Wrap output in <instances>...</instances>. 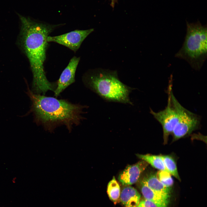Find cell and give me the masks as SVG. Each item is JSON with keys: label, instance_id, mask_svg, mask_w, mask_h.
<instances>
[{"label": "cell", "instance_id": "30bf717a", "mask_svg": "<svg viewBox=\"0 0 207 207\" xmlns=\"http://www.w3.org/2000/svg\"><path fill=\"white\" fill-rule=\"evenodd\" d=\"M143 179L152 190L169 202L170 188L167 187L162 184L158 179L156 175L150 174Z\"/></svg>", "mask_w": 207, "mask_h": 207}, {"label": "cell", "instance_id": "6da1fadb", "mask_svg": "<svg viewBox=\"0 0 207 207\" xmlns=\"http://www.w3.org/2000/svg\"><path fill=\"white\" fill-rule=\"evenodd\" d=\"M21 23L20 41L21 46L29 60L32 73L31 91L45 95L49 91H55L57 81L47 78L44 69L48 45L47 37L56 25L36 22L19 14Z\"/></svg>", "mask_w": 207, "mask_h": 207}, {"label": "cell", "instance_id": "8992f818", "mask_svg": "<svg viewBox=\"0 0 207 207\" xmlns=\"http://www.w3.org/2000/svg\"><path fill=\"white\" fill-rule=\"evenodd\" d=\"M170 89L168 85L167 104L164 109L156 112L150 109V113L162 126L164 143L165 144L167 143L169 136L172 134L178 120L177 113L171 99Z\"/></svg>", "mask_w": 207, "mask_h": 207}, {"label": "cell", "instance_id": "5bb4252c", "mask_svg": "<svg viewBox=\"0 0 207 207\" xmlns=\"http://www.w3.org/2000/svg\"><path fill=\"white\" fill-rule=\"evenodd\" d=\"M120 192V186L115 177H113L108 184L107 192L110 199L115 203L119 198Z\"/></svg>", "mask_w": 207, "mask_h": 207}, {"label": "cell", "instance_id": "e0dca14e", "mask_svg": "<svg viewBox=\"0 0 207 207\" xmlns=\"http://www.w3.org/2000/svg\"><path fill=\"white\" fill-rule=\"evenodd\" d=\"M136 207H157L153 202L145 199L140 201Z\"/></svg>", "mask_w": 207, "mask_h": 207}, {"label": "cell", "instance_id": "ac0fdd59", "mask_svg": "<svg viewBox=\"0 0 207 207\" xmlns=\"http://www.w3.org/2000/svg\"><path fill=\"white\" fill-rule=\"evenodd\" d=\"M110 0L111 1L110 5L113 8H114L115 3L118 2V0Z\"/></svg>", "mask_w": 207, "mask_h": 207}, {"label": "cell", "instance_id": "ba28073f", "mask_svg": "<svg viewBox=\"0 0 207 207\" xmlns=\"http://www.w3.org/2000/svg\"><path fill=\"white\" fill-rule=\"evenodd\" d=\"M80 60V57H73L62 71L57 81V87L54 92V96L56 98L68 87L74 83L75 73Z\"/></svg>", "mask_w": 207, "mask_h": 207}, {"label": "cell", "instance_id": "52a82bcc", "mask_svg": "<svg viewBox=\"0 0 207 207\" xmlns=\"http://www.w3.org/2000/svg\"><path fill=\"white\" fill-rule=\"evenodd\" d=\"M93 30V28L86 30H75L57 36H49L47 40L48 42L57 43L76 52L79 49L83 41Z\"/></svg>", "mask_w": 207, "mask_h": 207}, {"label": "cell", "instance_id": "5b68a950", "mask_svg": "<svg viewBox=\"0 0 207 207\" xmlns=\"http://www.w3.org/2000/svg\"><path fill=\"white\" fill-rule=\"evenodd\" d=\"M170 94L178 116L177 122L172 133L173 140L175 141L190 134L197 129L201 119L199 116L181 105L175 97L172 88L170 89Z\"/></svg>", "mask_w": 207, "mask_h": 207}, {"label": "cell", "instance_id": "7a4b0ae2", "mask_svg": "<svg viewBox=\"0 0 207 207\" xmlns=\"http://www.w3.org/2000/svg\"><path fill=\"white\" fill-rule=\"evenodd\" d=\"M28 94L35 120L46 131L52 132L57 127L64 125L71 132L74 125H80L85 119L83 114L85 113L84 110L88 108L87 106L35 94L29 89Z\"/></svg>", "mask_w": 207, "mask_h": 207}, {"label": "cell", "instance_id": "9c48e42d", "mask_svg": "<svg viewBox=\"0 0 207 207\" xmlns=\"http://www.w3.org/2000/svg\"><path fill=\"white\" fill-rule=\"evenodd\" d=\"M148 165L147 162L142 160L135 164L127 166L119 175L118 179L119 181L124 185L135 183Z\"/></svg>", "mask_w": 207, "mask_h": 207}, {"label": "cell", "instance_id": "9a60e30c", "mask_svg": "<svg viewBox=\"0 0 207 207\" xmlns=\"http://www.w3.org/2000/svg\"><path fill=\"white\" fill-rule=\"evenodd\" d=\"M166 170L179 181L181 180L176 163L174 159L168 155H161Z\"/></svg>", "mask_w": 207, "mask_h": 207}, {"label": "cell", "instance_id": "3957f363", "mask_svg": "<svg viewBox=\"0 0 207 207\" xmlns=\"http://www.w3.org/2000/svg\"><path fill=\"white\" fill-rule=\"evenodd\" d=\"M82 80L87 88L106 101L133 105L129 95L134 88L122 82L115 70L89 71L83 76Z\"/></svg>", "mask_w": 207, "mask_h": 207}, {"label": "cell", "instance_id": "8fae6325", "mask_svg": "<svg viewBox=\"0 0 207 207\" xmlns=\"http://www.w3.org/2000/svg\"><path fill=\"white\" fill-rule=\"evenodd\" d=\"M120 196L125 207H136L140 201L141 195L134 188L127 186L122 189Z\"/></svg>", "mask_w": 207, "mask_h": 207}, {"label": "cell", "instance_id": "277c9868", "mask_svg": "<svg viewBox=\"0 0 207 207\" xmlns=\"http://www.w3.org/2000/svg\"><path fill=\"white\" fill-rule=\"evenodd\" d=\"M207 28L198 21L186 22V33L182 47L175 55L184 60L193 69L199 70L207 57Z\"/></svg>", "mask_w": 207, "mask_h": 207}, {"label": "cell", "instance_id": "7c38bea8", "mask_svg": "<svg viewBox=\"0 0 207 207\" xmlns=\"http://www.w3.org/2000/svg\"><path fill=\"white\" fill-rule=\"evenodd\" d=\"M141 189L145 199L152 202L157 207H167L169 202L152 190L148 186L143 179L141 181Z\"/></svg>", "mask_w": 207, "mask_h": 207}, {"label": "cell", "instance_id": "2e32d148", "mask_svg": "<svg viewBox=\"0 0 207 207\" xmlns=\"http://www.w3.org/2000/svg\"><path fill=\"white\" fill-rule=\"evenodd\" d=\"M160 181L165 186L170 188L173 184V180L171 175L167 171L159 170L156 175Z\"/></svg>", "mask_w": 207, "mask_h": 207}, {"label": "cell", "instance_id": "4fadbf2b", "mask_svg": "<svg viewBox=\"0 0 207 207\" xmlns=\"http://www.w3.org/2000/svg\"><path fill=\"white\" fill-rule=\"evenodd\" d=\"M137 156L142 160L146 162L159 170L167 171L161 155L137 154Z\"/></svg>", "mask_w": 207, "mask_h": 207}]
</instances>
